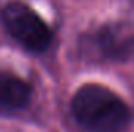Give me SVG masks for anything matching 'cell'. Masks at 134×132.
Here are the masks:
<instances>
[{
  "label": "cell",
  "mask_w": 134,
  "mask_h": 132,
  "mask_svg": "<svg viewBox=\"0 0 134 132\" xmlns=\"http://www.w3.org/2000/svg\"><path fill=\"white\" fill-rule=\"evenodd\" d=\"M72 112L91 132H123L131 123V110L125 101L100 84L81 86L72 98Z\"/></svg>",
  "instance_id": "6da1fadb"
},
{
  "label": "cell",
  "mask_w": 134,
  "mask_h": 132,
  "mask_svg": "<svg viewBox=\"0 0 134 132\" xmlns=\"http://www.w3.org/2000/svg\"><path fill=\"white\" fill-rule=\"evenodd\" d=\"M2 20L9 34L30 51H44L52 42L48 25L22 2H9L2 11Z\"/></svg>",
  "instance_id": "7a4b0ae2"
},
{
  "label": "cell",
  "mask_w": 134,
  "mask_h": 132,
  "mask_svg": "<svg viewBox=\"0 0 134 132\" xmlns=\"http://www.w3.org/2000/svg\"><path fill=\"white\" fill-rule=\"evenodd\" d=\"M31 98V87L16 75L0 70V112L24 109Z\"/></svg>",
  "instance_id": "3957f363"
},
{
  "label": "cell",
  "mask_w": 134,
  "mask_h": 132,
  "mask_svg": "<svg viewBox=\"0 0 134 132\" xmlns=\"http://www.w3.org/2000/svg\"><path fill=\"white\" fill-rule=\"evenodd\" d=\"M97 42L100 51L111 59H122L131 51L133 36L122 25H108L101 28Z\"/></svg>",
  "instance_id": "277c9868"
}]
</instances>
